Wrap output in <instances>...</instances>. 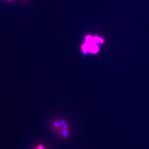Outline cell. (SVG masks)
Listing matches in <instances>:
<instances>
[{"label": "cell", "mask_w": 149, "mask_h": 149, "mask_svg": "<svg viewBox=\"0 0 149 149\" xmlns=\"http://www.w3.org/2000/svg\"><path fill=\"white\" fill-rule=\"evenodd\" d=\"M89 51L92 53H96L98 51V47L95 43L89 44Z\"/></svg>", "instance_id": "6da1fadb"}, {"label": "cell", "mask_w": 149, "mask_h": 149, "mask_svg": "<svg viewBox=\"0 0 149 149\" xmlns=\"http://www.w3.org/2000/svg\"><path fill=\"white\" fill-rule=\"evenodd\" d=\"M94 39V42L95 44L97 43H102L103 42V40L101 38L98 37H93Z\"/></svg>", "instance_id": "7a4b0ae2"}, {"label": "cell", "mask_w": 149, "mask_h": 149, "mask_svg": "<svg viewBox=\"0 0 149 149\" xmlns=\"http://www.w3.org/2000/svg\"><path fill=\"white\" fill-rule=\"evenodd\" d=\"M86 40L87 42L89 43V44L94 43V39H93V37H92L90 36H88L86 38Z\"/></svg>", "instance_id": "3957f363"}, {"label": "cell", "mask_w": 149, "mask_h": 149, "mask_svg": "<svg viewBox=\"0 0 149 149\" xmlns=\"http://www.w3.org/2000/svg\"><path fill=\"white\" fill-rule=\"evenodd\" d=\"M83 50L84 53H86L89 51V44L87 42L84 44L83 46Z\"/></svg>", "instance_id": "277c9868"}, {"label": "cell", "mask_w": 149, "mask_h": 149, "mask_svg": "<svg viewBox=\"0 0 149 149\" xmlns=\"http://www.w3.org/2000/svg\"><path fill=\"white\" fill-rule=\"evenodd\" d=\"M37 149H45L44 147L41 146V145H39L37 147Z\"/></svg>", "instance_id": "5b68a950"}]
</instances>
